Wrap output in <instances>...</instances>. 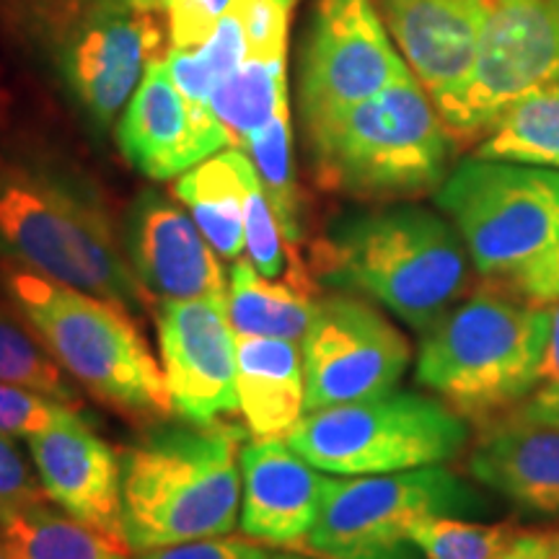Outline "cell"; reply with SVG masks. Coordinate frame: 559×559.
Wrapping results in <instances>:
<instances>
[{
  "label": "cell",
  "instance_id": "obj_1",
  "mask_svg": "<svg viewBox=\"0 0 559 559\" xmlns=\"http://www.w3.org/2000/svg\"><path fill=\"white\" fill-rule=\"evenodd\" d=\"M469 262L445 215L407 202L342 218L311 247L313 277L376 300L419 334L464 298Z\"/></svg>",
  "mask_w": 559,
  "mask_h": 559
},
{
  "label": "cell",
  "instance_id": "obj_2",
  "mask_svg": "<svg viewBox=\"0 0 559 559\" xmlns=\"http://www.w3.org/2000/svg\"><path fill=\"white\" fill-rule=\"evenodd\" d=\"M461 298L423 332L417 383L472 423L508 415L539 389L549 306L531 304L508 283Z\"/></svg>",
  "mask_w": 559,
  "mask_h": 559
},
{
  "label": "cell",
  "instance_id": "obj_3",
  "mask_svg": "<svg viewBox=\"0 0 559 559\" xmlns=\"http://www.w3.org/2000/svg\"><path fill=\"white\" fill-rule=\"evenodd\" d=\"M306 138L319 185L366 202L436 194L459 145L412 70L370 99L306 124Z\"/></svg>",
  "mask_w": 559,
  "mask_h": 559
},
{
  "label": "cell",
  "instance_id": "obj_4",
  "mask_svg": "<svg viewBox=\"0 0 559 559\" xmlns=\"http://www.w3.org/2000/svg\"><path fill=\"white\" fill-rule=\"evenodd\" d=\"M190 425V423H187ZM239 425L158 428L122 453V528L130 551L226 536L239 523Z\"/></svg>",
  "mask_w": 559,
  "mask_h": 559
},
{
  "label": "cell",
  "instance_id": "obj_5",
  "mask_svg": "<svg viewBox=\"0 0 559 559\" xmlns=\"http://www.w3.org/2000/svg\"><path fill=\"white\" fill-rule=\"evenodd\" d=\"M0 254L128 311L148 296L102 202L66 174L29 160L0 158Z\"/></svg>",
  "mask_w": 559,
  "mask_h": 559
},
{
  "label": "cell",
  "instance_id": "obj_6",
  "mask_svg": "<svg viewBox=\"0 0 559 559\" xmlns=\"http://www.w3.org/2000/svg\"><path fill=\"white\" fill-rule=\"evenodd\" d=\"M0 24L50 62L99 130L122 115L169 37L158 13L128 0H0Z\"/></svg>",
  "mask_w": 559,
  "mask_h": 559
},
{
  "label": "cell",
  "instance_id": "obj_7",
  "mask_svg": "<svg viewBox=\"0 0 559 559\" xmlns=\"http://www.w3.org/2000/svg\"><path fill=\"white\" fill-rule=\"evenodd\" d=\"M3 285L47 353L94 400L138 419L174 415L164 368L124 306L16 264L3 267Z\"/></svg>",
  "mask_w": 559,
  "mask_h": 559
},
{
  "label": "cell",
  "instance_id": "obj_8",
  "mask_svg": "<svg viewBox=\"0 0 559 559\" xmlns=\"http://www.w3.org/2000/svg\"><path fill=\"white\" fill-rule=\"evenodd\" d=\"M311 466L370 477L440 466L464 453L469 425L438 396L389 391L373 400L306 412L285 438Z\"/></svg>",
  "mask_w": 559,
  "mask_h": 559
},
{
  "label": "cell",
  "instance_id": "obj_9",
  "mask_svg": "<svg viewBox=\"0 0 559 559\" xmlns=\"http://www.w3.org/2000/svg\"><path fill=\"white\" fill-rule=\"evenodd\" d=\"M436 205L485 280L506 283L559 241V171L472 156L449 171Z\"/></svg>",
  "mask_w": 559,
  "mask_h": 559
},
{
  "label": "cell",
  "instance_id": "obj_10",
  "mask_svg": "<svg viewBox=\"0 0 559 559\" xmlns=\"http://www.w3.org/2000/svg\"><path fill=\"white\" fill-rule=\"evenodd\" d=\"M485 495L440 466L330 479L300 551L317 559H415L412 531L438 515H481Z\"/></svg>",
  "mask_w": 559,
  "mask_h": 559
},
{
  "label": "cell",
  "instance_id": "obj_11",
  "mask_svg": "<svg viewBox=\"0 0 559 559\" xmlns=\"http://www.w3.org/2000/svg\"><path fill=\"white\" fill-rule=\"evenodd\" d=\"M547 86H559V0H485L474 68L440 117L456 143H474Z\"/></svg>",
  "mask_w": 559,
  "mask_h": 559
},
{
  "label": "cell",
  "instance_id": "obj_12",
  "mask_svg": "<svg viewBox=\"0 0 559 559\" xmlns=\"http://www.w3.org/2000/svg\"><path fill=\"white\" fill-rule=\"evenodd\" d=\"M409 73L373 0H317L300 52V117L319 122Z\"/></svg>",
  "mask_w": 559,
  "mask_h": 559
},
{
  "label": "cell",
  "instance_id": "obj_13",
  "mask_svg": "<svg viewBox=\"0 0 559 559\" xmlns=\"http://www.w3.org/2000/svg\"><path fill=\"white\" fill-rule=\"evenodd\" d=\"M306 412L373 400L400 386L412 347L370 300L321 296L304 342Z\"/></svg>",
  "mask_w": 559,
  "mask_h": 559
},
{
  "label": "cell",
  "instance_id": "obj_14",
  "mask_svg": "<svg viewBox=\"0 0 559 559\" xmlns=\"http://www.w3.org/2000/svg\"><path fill=\"white\" fill-rule=\"evenodd\" d=\"M158 334L174 415L190 425H213L236 415V332L226 304L164 300Z\"/></svg>",
  "mask_w": 559,
  "mask_h": 559
},
{
  "label": "cell",
  "instance_id": "obj_15",
  "mask_svg": "<svg viewBox=\"0 0 559 559\" xmlns=\"http://www.w3.org/2000/svg\"><path fill=\"white\" fill-rule=\"evenodd\" d=\"M122 156L148 179H177L230 148L228 132L210 107H194L174 86L164 58L153 60L117 124Z\"/></svg>",
  "mask_w": 559,
  "mask_h": 559
},
{
  "label": "cell",
  "instance_id": "obj_16",
  "mask_svg": "<svg viewBox=\"0 0 559 559\" xmlns=\"http://www.w3.org/2000/svg\"><path fill=\"white\" fill-rule=\"evenodd\" d=\"M128 254L148 296L164 300L228 298L218 251L210 247L192 215L158 192H143L130 210Z\"/></svg>",
  "mask_w": 559,
  "mask_h": 559
},
{
  "label": "cell",
  "instance_id": "obj_17",
  "mask_svg": "<svg viewBox=\"0 0 559 559\" xmlns=\"http://www.w3.org/2000/svg\"><path fill=\"white\" fill-rule=\"evenodd\" d=\"M47 498L75 521L124 542L122 459L81 415L26 440Z\"/></svg>",
  "mask_w": 559,
  "mask_h": 559
},
{
  "label": "cell",
  "instance_id": "obj_18",
  "mask_svg": "<svg viewBox=\"0 0 559 559\" xmlns=\"http://www.w3.org/2000/svg\"><path fill=\"white\" fill-rule=\"evenodd\" d=\"M438 111L456 99L477 58L485 0H373Z\"/></svg>",
  "mask_w": 559,
  "mask_h": 559
},
{
  "label": "cell",
  "instance_id": "obj_19",
  "mask_svg": "<svg viewBox=\"0 0 559 559\" xmlns=\"http://www.w3.org/2000/svg\"><path fill=\"white\" fill-rule=\"evenodd\" d=\"M241 474L243 536L270 547H304L332 477H324L283 438H251L241 449Z\"/></svg>",
  "mask_w": 559,
  "mask_h": 559
},
{
  "label": "cell",
  "instance_id": "obj_20",
  "mask_svg": "<svg viewBox=\"0 0 559 559\" xmlns=\"http://www.w3.org/2000/svg\"><path fill=\"white\" fill-rule=\"evenodd\" d=\"M466 472L523 515L559 519V428L515 412L481 425Z\"/></svg>",
  "mask_w": 559,
  "mask_h": 559
},
{
  "label": "cell",
  "instance_id": "obj_21",
  "mask_svg": "<svg viewBox=\"0 0 559 559\" xmlns=\"http://www.w3.org/2000/svg\"><path fill=\"white\" fill-rule=\"evenodd\" d=\"M236 391L251 438H288L306 415L300 342L236 334Z\"/></svg>",
  "mask_w": 559,
  "mask_h": 559
},
{
  "label": "cell",
  "instance_id": "obj_22",
  "mask_svg": "<svg viewBox=\"0 0 559 559\" xmlns=\"http://www.w3.org/2000/svg\"><path fill=\"white\" fill-rule=\"evenodd\" d=\"M283 280L264 277L249 260H236L228 277L226 313L236 334L304 342L319 304L317 277L300 257Z\"/></svg>",
  "mask_w": 559,
  "mask_h": 559
},
{
  "label": "cell",
  "instance_id": "obj_23",
  "mask_svg": "<svg viewBox=\"0 0 559 559\" xmlns=\"http://www.w3.org/2000/svg\"><path fill=\"white\" fill-rule=\"evenodd\" d=\"M251 166L247 153L228 148L181 174L171 187L174 198L185 202L210 247L230 262L241 260L247 251L243 200Z\"/></svg>",
  "mask_w": 559,
  "mask_h": 559
},
{
  "label": "cell",
  "instance_id": "obj_24",
  "mask_svg": "<svg viewBox=\"0 0 559 559\" xmlns=\"http://www.w3.org/2000/svg\"><path fill=\"white\" fill-rule=\"evenodd\" d=\"M0 542L9 559H130L128 544L58 513L50 502L0 513Z\"/></svg>",
  "mask_w": 559,
  "mask_h": 559
},
{
  "label": "cell",
  "instance_id": "obj_25",
  "mask_svg": "<svg viewBox=\"0 0 559 559\" xmlns=\"http://www.w3.org/2000/svg\"><path fill=\"white\" fill-rule=\"evenodd\" d=\"M474 156L559 171V86L539 88L510 104Z\"/></svg>",
  "mask_w": 559,
  "mask_h": 559
},
{
  "label": "cell",
  "instance_id": "obj_26",
  "mask_svg": "<svg viewBox=\"0 0 559 559\" xmlns=\"http://www.w3.org/2000/svg\"><path fill=\"white\" fill-rule=\"evenodd\" d=\"M283 104H288L285 58H247L210 96V109L226 128L230 148L239 151Z\"/></svg>",
  "mask_w": 559,
  "mask_h": 559
},
{
  "label": "cell",
  "instance_id": "obj_27",
  "mask_svg": "<svg viewBox=\"0 0 559 559\" xmlns=\"http://www.w3.org/2000/svg\"><path fill=\"white\" fill-rule=\"evenodd\" d=\"M243 153L254 164L257 177L272 210H275L280 228L290 247L304 241V221H300V194L296 181V158H293V120L290 102L277 109V115L247 140Z\"/></svg>",
  "mask_w": 559,
  "mask_h": 559
},
{
  "label": "cell",
  "instance_id": "obj_28",
  "mask_svg": "<svg viewBox=\"0 0 559 559\" xmlns=\"http://www.w3.org/2000/svg\"><path fill=\"white\" fill-rule=\"evenodd\" d=\"M0 381L41 391L73 407H81L79 391L70 386L66 370L34 340L11 313L0 309Z\"/></svg>",
  "mask_w": 559,
  "mask_h": 559
},
{
  "label": "cell",
  "instance_id": "obj_29",
  "mask_svg": "<svg viewBox=\"0 0 559 559\" xmlns=\"http://www.w3.org/2000/svg\"><path fill=\"white\" fill-rule=\"evenodd\" d=\"M521 534L513 523H477L438 515L412 531V547L425 559H495Z\"/></svg>",
  "mask_w": 559,
  "mask_h": 559
},
{
  "label": "cell",
  "instance_id": "obj_30",
  "mask_svg": "<svg viewBox=\"0 0 559 559\" xmlns=\"http://www.w3.org/2000/svg\"><path fill=\"white\" fill-rule=\"evenodd\" d=\"M243 234H247V254L254 270L264 277H280L290 267L298 251L285 239L280 221L264 194L260 177L251 166L247 179V200H243Z\"/></svg>",
  "mask_w": 559,
  "mask_h": 559
},
{
  "label": "cell",
  "instance_id": "obj_31",
  "mask_svg": "<svg viewBox=\"0 0 559 559\" xmlns=\"http://www.w3.org/2000/svg\"><path fill=\"white\" fill-rule=\"evenodd\" d=\"M138 11L166 19V34L174 50H198L213 34L218 21L234 9L236 0H128Z\"/></svg>",
  "mask_w": 559,
  "mask_h": 559
},
{
  "label": "cell",
  "instance_id": "obj_32",
  "mask_svg": "<svg viewBox=\"0 0 559 559\" xmlns=\"http://www.w3.org/2000/svg\"><path fill=\"white\" fill-rule=\"evenodd\" d=\"M81 415L79 407L66 404L41 391L0 381V432L9 438L29 440L39 432Z\"/></svg>",
  "mask_w": 559,
  "mask_h": 559
},
{
  "label": "cell",
  "instance_id": "obj_33",
  "mask_svg": "<svg viewBox=\"0 0 559 559\" xmlns=\"http://www.w3.org/2000/svg\"><path fill=\"white\" fill-rule=\"evenodd\" d=\"M50 502L39 474L26 461L13 438L0 432V513Z\"/></svg>",
  "mask_w": 559,
  "mask_h": 559
},
{
  "label": "cell",
  "instance_id": "obj_34",
  "mask_svg": "<svg viewBox=\"0 0 559 559\" xmlns=\"http://www.w3.org/2000/svg\"><path fill=\"white\" fill-rule=\"evenodd\" d=\"M198 55L207 66L210 73H213L215 86H218L223 79H228L234 70H239L243 66V60L249 58V39L239 5H234V9L218 21V26L210 34L205 45L198 47Z\"/></svg>",
  "mask_w": 559,
  "mask_h": 559
},
{
  "label": "cell",
  "instance_id": "obj_35",
  "mask_svg": "<svg viewBox=\"0 0 559 559\" xmlns=\"http://www.w3.org/2000/svg\"><path fill=\"white\" fill-rule=\"evenodd\" d=\"M138 559H270V555L260 542L249 536L226 534L138 551Z\"/></svg>",
  "mask_w": 559,
  "mask_h": 559
},
{
  "label": "cell",
  "instance_id": "obj_36",
  "mask_svg": "<svg viewBox=\"0 0 559 559\" xmlns=\"http://www.w3.org/2000/svg\"><path fill=\"white\" fill-rule=\"evenodd\" d=\"M164 66L169 70V79L174 81L185 99L194 107H210V96L215 91V79L210 73L198 50H174L169 47L164 55Z\"/></svg>",
  "mask_w": 559,
  "mask_h": 559
},
{
  "label": "cell",
  "instance_id": "obj_37",
  "mask_svg": "<svg viewBox=\"0 0 559 559\" xmlns=\"http://www.w3.org/2000/svg\"><path fill=\"white\" fill-rule=\"evenodd\" d=\"M519 296H523L531 304L551 306L559 300V241L551 247L547 254L539 260L526 264L521 272L506 280Z\"/></svg>",
  "mask_w": 559,
  "mask_h": 559
},
{
  "label": "cell",
  "instance_id": "obj_38",
  "mask_svg": "<svg viewBox=\"0 0 559 559\" xmlns=\"http://www.w3.org/2000/svg\"><path fill=\"white\" fill-rule=\"evenodd\" d=\"M559 551V528L521 531L510 547L495 559H555Z\"/></svg>",
  "mask_w": 559,
  "mask_h": 559
},
{
  "label": "cell",
  "instance_id": "obj_39",
  "mask_svg": "<svg viewBox=\"0 0 559 559\" xmlns=\"http://www.w3.org/2000/svg\"><path fill=\"white\" fill-rule=\"evenodd\" d=\"M510 412L534 419V423L549 425V428H559V386H539L526 402Z\"/></svg>",
  "mask_w": 559,
  "mask_h": 559
},
{
  "label": "cell",
  "instance_id": "obj_40",
  "mask_svg": "<svg viewBox=\"0 0 559 559\" xmlns=\"http://www.w3.org/2000/svg\"><path fill=\"white\" fill-rule=\"evenodd\" d=\"M539 386H559V300L549 306V337L539 368Z\"/></svg>",
  "mask_w": 559,
  "mask_h": 559
},
{
  "label": "cell",
  "instance_id": "obj_41",
  "mask_svg": "<svg viewBox=\"0 0 559 559\" xmlns=\"http://www.w3.org/2000/svg\"><path fill=\"white\" fill-rule=\"evenodd\" d=\"M270 559H317V557H311V555H296V551H288V555H275V557H270Z\"/></svg>",
  "mask_w": 559,
  "mask_h": 559
},
{
  "label": "cell",
  "instance_id": "obj_42",
  "mask_svg": "<svg viewBox=\"0 0 559 559\" xmlns=\"http://www.w3.org/2000/svg\"><path fill=\"white\" fill-rule=\"evenodd\" d=\"M0 559H9V551H5V547H3V542H0Z\"/></svg>",
  "mask_w": 559,
  "mask_h": 559
},
{
  "label": "cell",
  "instance_id": "obj_43",
  "mask_svg": "<svg viewBox=\"0 0 559 559\" xmlns=\"http://www.w3.org/2000/svg\"><path fill=\"white\" fill-rule=\"evenodd\" d=\"M555 559H559V551H557V555H555Z\"/></svg>",
  "mask_w": 559,
  "mask_h": 559
}]
</instances>
